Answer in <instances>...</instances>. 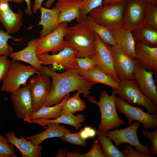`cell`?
Returning a JSON list of instances; mask_svg holds the SVG:
<instances>
[{"instance_id":"obj_41","label":"cell","mask_w":157,"mask_h":157,"mask_svg":"<svg viewBox=\"0 0 157 157\" xmlns=\"http://www.w3.org/2000/svg\"><path fill=\"white\" fill-rule=\"evenodd\" d=\"M10 61L6 56H0V82L2 81L10 67Z\"/></svg>"},{"instance_id":"obj_20","label":"cell","mask_w":157,"mask_h":157,"mask_svg":"<svg viewBox=\"0 0 157 157\" xmlns=\"http://www.w3.org/2000/svg\"><path fill=\"white\" fill-rule=\"evenodd\" d=\"M5 137L8 142L17 147L20 151L22 157H40L43 148L39 144L35 145L25 137H16L15 133L10 131L5 134Z\"/></svg>"},{"instance_id":"obj_49","label":"cell","mask_w":157,"mask_h":157,"mask_svg":"<svg viewBox=\"0 0 157 157\" xmlns=\"http://www.w3.org/2000/svg\"><path fill=\"white\" fill-rule=\"evenodd\" d=\"M24 0H0V3L9 1H13L17 3H22Z\"/></svg>"},{"instance_id":"obj_10","label":"cell","mask_w":157,"mask_h":157,"mask_svg":"<svg viewBox=\"0 0 157 157\" xmlns=\"http://www.w3.org/2000/svg\"><path fill=\"white\" fill-rule=\"evenodd\" d=\"M78 56L76 50L70 47H66L56 54L50 55L46 53L37 55L42 64L51 65L55 70L76 68V60Z\"/></svg>"},{"instance_id":"obj_9","label":"cell","mask_w":157,"mask_h":157,"mask_svg":"<svg viewBox=\"0 0 157 157\" xmlns=\"http://www.w3.org/2000/svg\"><path fill=\"white\" fill-rule=\"evenodd\" d=\"M94 34V51L91 58L96 61L97 66L104 72L119 83L120 80L114 68L110 46L103 42L97 34Z\"/></svg>"},{"instance_id":"obj_3","label":"cell","mask_w":157,"mask_h":157,"mask_svg":"<svg viewBox=\"0 0 157 157\" xmlns=\"http://www.w3.org/2000/svg\"><path fill=\"white\" fill-rule=\"evenodd\" d=\"M126 1L102 5L91 10L88 15L97 23L111 30L122 28Z\"/></svg>"},{"instance_id":"obj_13","label":"cell","mask_w":157,"mask_h":157,"mask_svg":"<svg viewBox=\"0 0 157 157\" xmlns=\"http://www.w3.org/2000/svg\"><path fill=\"white\" fill-rule=\"evenodd\" d=\"M49 77L41 74L34 75L28 82L31 96L33 112L38 110L51 88Z\"/></svg>"},{"instance_id":"obj_4","label":"cell","mask_w":157,"mask_h":157,"mask_svg":"<svg viewBox=\"0 0 157 157\" xmlns=\"http://www.w3.org/2000/svg\"><path fill=\"white\" fill-rule=\"evenodd\" d=\"M40 73V71L30 65H24L18 61L12 60L9 69L2 81L1 90L11 93L19 88L21 85H26L30 77Z\"/></svg>"},{"instance_id":"obj_7","label":"cell","mask_w":157,"mask_h":157,"mask_svg":"<svg viewBox=\"0 0 157 157\" xmlns=\"http://www.w3.org/2000/svg\"><path fill=\"white\" fill-rule=\"evenodd\" d=\"M115 102L116 110L124 114L129 125L136 121L142 124V128L145 130L157 128V113H148L142 109V106H134L120 97H115Z\"/></svg>"},{"instance_id":"obj_39","label":"cell","mask_w":157,"mask_h":157,"mask_svg":"<svg viewBox=\"0 0 157 157\" xmlns=\"http://www.w3.org/2000/svg\"><path fill=\"white\" fill-rule=\"evenodd\" d=\"M142 133L145 137L149 138L151 141L149 148L152 155L157 154V128L154 131H149L144 129L141 131Z\"/></svg>"},{"instance_id":"obj_30","label":"cell","mask_w":157,"mask_h":157,"mask_svg":"<svg viewBox=\"0 0 157 157\" xmlns=\"http://www.w3.org/2000/svg\"><path fill=\"white\" fill-rule=\"evenodd\" d=\"M85 22L104 42L110 45L117 44L110 29L97 23L88 15Z\"/></svg>"},{"instance_id":"obj_33","label":"cell","mask_w":157,"mask_h":157,"mask_svg":"<svg viewBox=\"0 0 157 157\" xmlns=\"http://www.w3.org/2000/svg\"><path fill=\"white\" fill-rule=\"evenodd\" d=\"M104 0H82L79 10L77 22H85L89 12L92 9L102 5Z\"/></svg>"},{"instance_id":"obj_29","label":"cell","mask_w":157,"mask_h":157,"mask_svg":"<svg viewBox=\"0 0 157 157\" xmlns=\"http://www.w3.org/2000/svg\"><path fill=\"white\" fill-rule=\"evenodd\" d=\"M70 95L69 93L66 94L60 102L54 106L41 107L37 111L33 113L31 120L36 118L47 120L57 119L60 115L63 106Z\"/></svg>"},{"instance_id":"obj_34","label":"cell","mask_w":157,"mask_h":157,"mask_svg":"<svg viewBox=\"0 0 157 157\" xmlns=\"http://www.w3.org/2000/svg\"><path fill=\"white\" fill-rule=\"evenodd\" d=\"M76 69L79 75L82 77L97 65L96 61L88 57H77L76 60Z\"/></svg>"},{"instance_id":"obj_32","label":"cell","mask_w":157,"mask_h":157,"mask_svg":"<svg viewBox=\"0 0 157 157\" xmlns=\"http://www.w3.org/2000/svg\"><path fill=\"white\" fill-rule=\"evenodd\" d=\"M80 94L77 92L71 97L67 98L62 107L61 111L73 114L78 111H82L86 107L85 102L79 97Z\"/></svg>"},{"instance_id":"obj_1","label":"cell","mask_w":157,"mask_h":157,"mask_svg":"<svg viewBox=\"0 0 157 157\" xmlns=\"http://www.w3.org/2000/svg\"><path fill=\"white\" fill-rule=\"evenodd\" d=\"M94 32L85 22L68 27L64 39L68 47L75 49L78 57L91 58L94 51Z\"/></svg>"},{"instance_id":"obj_25","label":"cell","mask_w":157,"mask_h":157,"mask_svg":"<svg viewBox=\"0 0 157 157\" xmlns=\"http://www.w3.org/2000/svg\"><path fill=\"white\" fill-rule=\"evenodd\" d=\"M131 32L135 43L157 47V29L142 23Z\"/></svg>"},{"instance_id":"obj_18","label":"cell","mask_w":157,"mask_h":157,"mask_svg":"<svg viewBox=\"0 0 157 157\" xmlns=\"http://www.w3.org/2000/svg\"><path fill=\"white\" fill-rule=\"evenodd\" d=\"M135 53L137 62L153 75L157 74V47H151L135 43Z\"/></svg>"},{"instance_id":"obj_45","label":"cell","mask_w":157,"mask_h":157,"mask_svg":"<svg viewBox=\"0 0 157 157\" xmlns=\"http://www.w3.org/2000/svg\"><path fill=\"white\" fill-rule=\"evenodd\" d=\"M126 0H104L102 5L108 4H113L118 2ZM147 2H149L154 4H157V0H144Z\"/></svg>"},{"instance_id":"obj_43","label":"cell","mask_w":157,"mask_h":157,"mask_svg":"<svg viewBox=\"0 0 157 157\" xmlns=\"http://www.w3.org/2000/svg\"><path fill=\"white\" fill-rule=\"evenodd\" d=\"M56 157H83V154L79 150L74 151L64 150L62 148L57 152Z\"/></svg>"},{"instance_id":"obj_2","label":"cell","mask_w":157,"mask_h":157,"mask_svg":"<svg viewBox=\"0 0 157 157\" xmlns=\"http://www.w3.org/2000/svg\"><path fill=\"white\" fill-rule=\"evenodd\" d=\"M117 94L116 89H113L110 95L106 91H103L99 96V101H96L92 96L87 97L89 102L97 104L99 108L101 119L97 130L104 133L118 128L124 124L117 112L115 102Z\"/></svg>"},{"instance_id":"obj_19","label":"cell","mask_w":157,"mask_h":157,"mask_svg":"<svg viewBox=\"0 0 157 157\" xmlns=\"http://www.w3.org/2000/svg\"><path fill=\"white\" fill-rule=\"evenodd\" d=\"M23 13L19 9L15 13L10 8L8 2L0 3V22L8 34L18 32L23 24L22 19Z\"/></svg>"},{"instance_id":"obj_12","label":"cell","mask_w":157,"mask_h":157,"mask_svg":"<svg viewBox=\"0 0 157 157\" xmlns=\"http://www.w3.org/2000/svg\"><path fill=\"white\" fill-rule=\"evenodd\" d=\"M40 72V74L51 78V89L73 84L91 85L79 75L76 69H67L63 73H58L51 65L49 67L42 66Z\"/></svg>"},{"instance_id":"obj_48","label":"cell","mask_w":157,"mask_h":157,"mask_svg":"<svg viewBox=\"0 0 157 157\" xmlns=\"http://www.w3.org/2000/svg\"><path fill=\"white\" fill-rule=\"evenodd\" d=\"M56 0H47L45 2L44 5L46 8H50L54 2Z\"/></svg>"},{"instance_id":"obj_6","label":"cell","mask_w":157,"mask_h":157,"mask_svg":"<svg viewBox=\"0 0 157 157\" xmlns=\"http://www.w3.org/2000/svg\"><path fill=\"white\" fill-rule=\"evenodd\" d=\"M140 125V122L135 121L126 128L121 129L116 128L104 133L114 142L117 149L122 143H126L135 147L137 151L154 157L151 154L149 147L147 145L142 144L139 140L137 131Z\"/></svg>"},{"instance_id":"obj_22","label":"cell","mask_w":157,"mask_h":157,"mask_svg":"<svg viewBox=\"0 0 157 157\" xmlns=\"http://www.w3.org/2000/svg\"><path fill=\"white\" fill-rule=\"evenodd\" d=\"M36 38L28 41L27 46L19 51L13 52L10 55L12 60L26 63L40 71L42 68L41 62L38 57L36 50Z\"/></svg>"},{"instance_id":"obj_11","label":"cell","mask_w":157,"mask_h":157,"mask_svg":"<svg viewBox=\"0 0 157 157\" xmlns=\"http://www.w3.org/2000/svg\"><path fill=\"white\" fill-rule=\"evenodd\" d=\"M10 93L13 109L17 117L24 122L32 123L31 118L33 113V108L28 84Z\"/></svg>"},{"instance_id":"obj_37","label":"cell","mask_w":157,"mask_h":157,"mask_svg":"<svg viewBox=\"0 0 157 157\" xmlns=\"http://www.w3.org/2000/svg\"><path fill=\"white\" fill-rule=\"evenodd\" d=\"M0 133V157H17L14 146Z\"/></svg>"},{"instance_id":"obj_44","label":"cell","mask_w":157,"mask_h":157,"mask_svg":"<svg viewBox=\"0 0 157 157\" xmlns=\"http://www.w3.org/2000/svg\"><path fill=\"white\" fill-rule=\"evenodd\" d=\"M79 132L81 137L86 140L88 138H93L97 135L96 130L89 126L85 127Z\"/></svg>"},{"instance_id":"obj_15","label":"cell","mask_w":157,"mask_h":157,"mask_svg":"<svg viewBox=\"0 0 157 157\" xmlns=\"http://www.w3.org/2000/svg\"><path fill=\"white\" fill-rule=\"evenodd\" d=\"M146 2L144 0H126L124 9L123 28L131 31L142 23Z\"/></svg>"},{"instance_id":"obj_21","label":"cell","mask_w":157,"mask_h":157,"mask_svg":"<svg viewBox=\"0 0 157 157\" xmlns=\"http://www.w3.org/2000/svg\"><path fill=\"white\" fill-rule=\"evenodd\" d=\"M41 13V20L38 25L42 26L40 33V37H44L50 33L59 26V22L60 11L55 6L49 9L42 6L40 9Z\"/></svg>"},{"instance_id":"obj_50","label":"cell","mask_w":157,"mask_h":157,"mask_svg":"<svg viewBox=\"0 0 157 157\" xmlns=\"http://www.w3.org/2000/svg\"><path fill=\"white\" fill-rule=\"evenodd\" d=\"M1 122V118L0 117V123Z\"/></svg>"},{"instance_id":"obj_27","label":"cell","mask_w":157,"mask_h":157,"mask_svg":"<svg viewBox=\"0 0 157 157\" xmlns=\"http://www.w3.org/2000/svg\"><path fill=\"white\" fill-rule=\"evenodd\" d=\"M45 130L41 133L26 138V139L31 141L35 145H38L44 140L54 137H60L65 134L72 132V130L66 128L59 123H50L45 128Z\"/></svg>"},{"instance_id":"obj_46","label":"cell","mask_w":157,"mask_h":157,"mask_svg":"<svg viewBox=\"0 0 157 157\" xmlns=\"http://www.w3.org/2000/svg\"><path fill=\"white\" fill-rule=\"evenodd\" d=\"M44 0H35V2L32 7V10L33 13H37L38 10L42 6V4Z\"/></svg>"},{"instance_id":"obj_35","label":"cell","mask_w":157,"mask_h":157,"mask_svg":"<svg viewBox=\"0 0 157 157\" xmlns=\"http://www.w3.org/2000/svg\"><path fill=\"white\" fill-rule=\"evenodd\" d=\"M145 17L142 24L157 29V6L149 2H146Z\"/></svg>"},{"instance_id":"obj_14","label":"cell","mask_w":157,"mask_h":157,"mask_svg":"<svg viewBox=\"0 0 157 157\" xmlns=\"http://www.w3.org/2000/svg\"><path fill=\"white\" fill-rule=\"evenodd\" d=\"M110 46L114 68L120 80L125 79H134L133 72L137 63L136 60L127 55L120 46L117 44Z\"/></svg>"},{"instance_id":"obj_17","label":"cell","mask_w":157,"mask_h":157,"mask_svg":"<svg viewBox=\"0 0 157 157\" xmlns=\"http://www.w3.org/2000/svg\"><path fill=\"white\" fill-rule=\"evenodd\" d=\"M91 86L90 85L73 84L51 89L41 107L56 105L60 102L66 94L75 90L80 94H83L84 97L86 98L91 93L89 90Z\"/></svg>"},{"instance_id":"obj_40","label":"cell","mask_w":157,"mask_h":157,"mask_svg":"<svg viewBox=\"0 0 157 157\" xmlns=\"http://www.w3.org/2000/svg\"><path fill=\"white\" fill-rule=\"evenodd\" d=\"M83 157H105L97 138L93 142L90 150L86 153L83 154Z\"/></svg>"},{"instance_id":"obj_36","label":"cell","mask_w":157,"mask_h":157,"mask_svg":"<svg viewBox=\"0 0 157 157\" xmlns=\"http://www.w3.org/2000/svg\"><path fill=\"white\" fill-rule=\"evenodd\" d=\"M10 39L13 38L4 30L0 29V56H8L13 52V47L8 43Z\"/></svg>"},{"instance_id":"obj_5","label":"cell","mask_w":157,"mask_h":157,"mask_svg":"<svg viewBox=\"0 0 157 157\" xmlns=\"http://www.w3.org/2000/svg\"><path fill=\"white\" fill-rule=\"evenodd\" d=\"M117 94L121 98L132 106H143L149 114L157 113V104L151 101L141 92L134 79H125L120 81L119 88L116 89Z\"/></svg>"},{"instance_id":"obj_31","label":"cell","mask_w":157,"mask_h":157,"mask_svg":"<svg viewBox=\"0 0 157 157\" xmlns=\"http://www.w3.org/2000/svg\"><path fill=\"white\" fill-rule=\"evenodd\" d=\"M98 139L105 157H125L124 154L115 147L111 139L103 132L96 130Z\"/></svg>"},{"instance_id":"obj_47","label":"cell","mask_w":157,"mask_h":157,"mask_svg":"<svg viewBox=\"0 0 157 157\" xmlns=\"http://www.w3.org/2000/svg\"><path fill=\"white\" fill-rule=\"evenodd\" d=\"M26 4L27 7L24 10L25 13L28 15L31 16L32 15V12L31 7V2L30 0H24Z\"/></svg>"},{"instance_id":"obj_24","label":"cell","mask_w":157,"mask_h":157,"mask_svg":"<svg viewBox=\"0 0 157 157\" xmlns=\"http://www.w3.org/2000/svg\"><path fill=\"white\" fill-rule=\"evenodd\" d=\"M111 30L116 44L120 46L129 57L135 59V42L131 31L123 27Z\"/></svg>"},{"instance_id":"obj_38","label":"cell","mask_w":157,"mask_h":157,"mask_svg":"<svg viewBox=\"0 0 157 157\" xmlns=\"http://www.w3.org/2000/svg\"><path fill=\"white\" fill-rule=\"evenodd\" d=\"M59 138L68 143L83 147L87 146L86 140L81 137L79 131L74 133L72 132L67 133Z\"/></svg>"},{"instance_id":"obj_42","label":"cell","mask_w":157,"mask_h":157,"mask_svg":"<svg viewBox=\"0 0 157 157\" xmlns=\"http://www.w3.org/2000/svg\"><path fill=\"white\" fill-rule=\"evenodd\" d=\"M121 152L124 154L125 157H152L148 155L140 153L135 150L133 146L128 144L124 146V148Z\"/></svg>"},{"instance_id":"obj_16","label":"cell","mask_w":157,"mask_h":157,"mask_svg":"<svg viewBox=\"0 0 157 157\" xmlns=\"http://www.w3.org/2000/svg\"><path fill=\"white\" fill-rule=\"evenodd\" d=\"M153 74L136 63L133 72L134 79L142 92L148 98L157 104L156 87Z\"/></svg>"},{"instance_id":"obj_23","label":"cell","mask_w":157,"mask_h":157,"mask_svg":"<svg viewBox=\"0 0 157 157\" xmlns=\"http://www.w3.org/2000/svg\"><path fill=\"white\" fill-rule=\"evenodd\" d=\"M82 0H58L55 7L60 11L59 22H71L79 15V10Z\"/></svg>"},{"instance_id":"obj_26","label":"cell","mask_w":157,"mask_h":157,"mask_svg":"<svg viewBox=\"0 0 157 157\" xmlns=\"http://www.w3.org/2000/svg\"><path fill=\"white\" fill-rule=\"evenodd\" d=\"M85 120V116L83 114H78L74 115L61 111L59 116L56 119L47 120L36 118L32 120L31 122L38 124L44 128L46 125L50 123H63L72 126L76 130H78L82 126V123Z\"/></svg>"},{"instance_id":"obj_28","label":"cell","mask_w":157,"mask_h":157,"mask_svg":"<svg viewBox=\"0 0 157 157\" xmlns=\"http://www.w3.org/2000/svg\"><path fill=\"white\" fill-rule=\"evenodd\" d=\"M83 77L92 86L98 83L103 84L117 89L119 83L112 77L106 74L97 65L90 70Z\"/></svg>"},{"instance_id":"obj_8","label":"cell","mask_w":157,"mask_h":157,"mask_svg":"<svg viewBox=\"0 0 157 157\" xmlns=\"http://www.w3.org/2000/svg\"><path fill=\"white\" fill-rule=\"evenodd\" d=\"M68 28L67 23L61 22L56 29L44 37L36 38L37 54L49 52L55 54L65 47H68L64 39Z\"/></svg>"}]
</instances>
